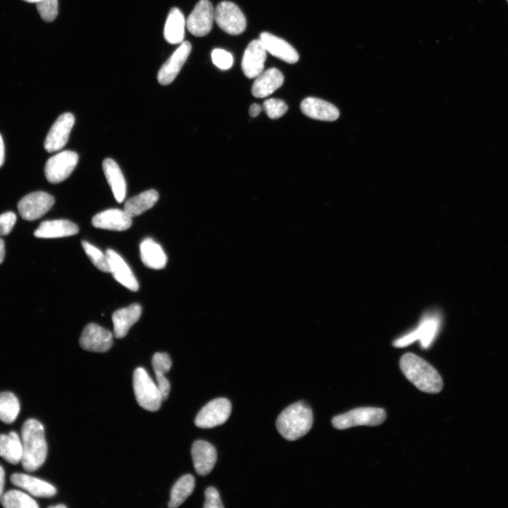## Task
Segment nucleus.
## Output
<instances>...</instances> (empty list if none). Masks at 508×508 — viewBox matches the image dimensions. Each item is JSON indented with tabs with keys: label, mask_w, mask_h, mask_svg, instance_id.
Segmentation results:
<instances>
[{
	"label": "nucleus",
	"mask_w": 508,
	"mask_h": 508,
	"mask_svg": "<svg viewBox=\"0 0 508 508\" xmlns=\"http://www.w3.org/2000/svg\"><path fill=\"white\" fill-rule=\"evenodd\" d=\"M23 456L22 464L28 472L40 469L46 460L48 445L43 424L36 419H29L22 428Z\"/></svg>",
	"instance_id": "1"
},
{
	"label": "nucleus",
	"mask_w": 508,
	"mask_h": 508,
	"mask_svg": "<svg viewBox=\"0 0 508 508\" xmlns=\"http://www.w3.org/2000/svg\"><path fill=\"white\" fill-rule=\"evenodd\" d=\"M400 369L407 378L419 391L431 394L441 392L443 382L436 370L420 357L404 355L400 363Z\"/></svg>",
	"instance_id": "2"
},
{
	"label": "nucleus",
	"mask_w": 508,
	"mask_h": 508,
	"mask_svg": "<svg viewBox=\"0 0 508 508\" xmlns=\"http://www.w3.org/2000/svg\"><path fill=\"white\" fill-rule=\"evenodd\" d=\"M313 415L311 409L304 402L287 408L279 415L276 426L286 440L294 441L305 436L311 429Z\"/></svg>",
	"instance_id": "3"
},
{
	"label": "nucleus",
	"mask_w": 508,
	"mask_h": 508,
	"mask_svg": "<svg viewBox=\"0 0 508 508\" xmlns=\"http://www.w3.org/2000/svg\"><path fill=\"white\" fill-rule=\"evenodd\" d=\"M133 383L135 397L140 407L150 412L157 411L163 401L162 396L157 386L143 368L135 370Z\"/></svg>",
	"instance_id": "4"
},
{
	"label": "nucleus",
	"mask_w": 508,
	"mask_h": 508,
	"mask_svg": "<svg viewBox=\"0 0 508 508\" xmlns=\"http://www.w3.org/2000/svg\"><path fill=\"white\" fill-rule=\"evenodd\" d=\"M386 417L387 414L384 409L363 408L334 417L332 419V424L339 430L359 426H377L383 424Z\"/></svg>",
	"instance_id": "5"
},
{
	"label": "nucleus",
	"mask_w": 508,
	"mask_h": 508,
	"mask_svg": "<svg viewBox=\"0 0 508 508\" xmlns=\"http://www.w3.org/2000/svg\"><path fill=\"white\" fill-rule=\"evenodd\" d=\"M79 161V155L71 150H65L51 157L45 167L48 181L59 184L67 180L74 172Z\"/></svg>",
	"instance_id": "6"
},
{
	"label": "nucleus",
	"mask_w": 508,
	"mask_h": 508,
	"mask_svg": "<svg viewBox=\"0 0 508 508\" xmlns=\"http://www.w3.org/2000/svg\"><path fill=\"white\" fill-rule=\"evenodd\" d=\"M215 21L221 30L230 35H240L247 27L244 14L238 6L231 2H222L217 6Z\"/></svg>",
	"instance_id": "7"
},
{
	"label": "nucleus",
	"mask_w": 508,
	"mask_h": 508,
	"mask_svg": "<svg viewBox=\"0 0 508 508\" xmlns=\"http://www.w3.org/2000/svg\"><path fill=\"white\" fill-rule=\"evenodd\" d=\"M232 412L230 402L226 398L214 400L205 405L195 419L197 427L211 429L225 424Z\"/></svg>",
	"instance_id": "8"
},
{
	"label": "nucleus",
	"mask_w": 508,
	"mask_h": 508,
	"mask_svg": "<svg viewBox=\"0 0 508 508\" xmlns=\"http://www.w3.org/2000/svg\"><path fill=\"white\" fill-rule=\"evenodd\" d=\"M54 204L53 196L46 193L37 192L22 198L19 202L18 209L23 219L34 221L46 215Z\"/></svg>",
	"instance_id": "9"
},
{
	"label": "nucleus",
	"mask_w": 508,
	"mask_h": 508,
	"mask_svg": "<svg viewBox=\"0 0 508 508\" xmlns=\"http://www.w3.org/2000/svg\"><path fill=\"white\" fill-rule=\"evenodd\" d=\"M81 347L87 351L103 353L108 352L113 344V334L108 330L90 323L85 327L80 337Z\"/></svg>",
	"instance_id": "10"
},
{
	"label": "nucleus",
	"mask_w": 508,
	"mask_h": 508,
	"mask_svg": "<svg viewBox=\"0 0 508 508\" xmlns=\"http://www.w3.org/2000/svg\"><path fill=\"white\" fill-rule=\"evenodd\" d=\"M215 20V11L209 0H201L187 21L188 30L197 37L208 35L212 30Z\"/></svg>",
	"instance_id": "11"
},
{
	"label": "nucleus",
	"mask_w": 508,
	"mask_h": 508,
	"mask_svg": "<svg viewBox=\"0 0 508 508\" xmlns=\"http://www.w3.org/2000/svg\"><path fill=\"white\" fill-rule=\"evenodd\" d=\"M75 123L74 116L67 112L60 115L51 127L46 138L44 147L48 152L63 149L68 142Z\"/></svg>",
	"instance_id": "12"
},
{
	"label": "nucleus",
	"mask_w": 508,
	"mask_h": 508,
	"mask_svg": "<svg viewBox=\"0 0 508 508\" xmlns=\"http://www.w3.org/2000/svg\"><path fill=\"white\" fill-rule=\"evenodd\" d=\"M192 52V45L185 41L162 66L158 74V82L162 86L171 84L176 79Z\"/></svg>",
	"instance_id": "13"
},
{
	"label": "nucleus",
	"mask_w": 508,
	"mask_h": 508,
	"mask_svg": "<svg viewBox=\"0 0 508 508\" xmlns=\"http://www.w3.org/2000/svg\"><path fill=\"white\" fill-rule=\"evenodd\" d=\"M267 51L260 40L252 41L243 56L242 69L249 79H256L264 70Z\"/></svg>",
	"instance_id": "14"
},
{
	"label": "nucleus",
	"mask_w": 508,
	"mask_h": 508,
	"mask_svg": "<svg viewBox=\"0 0 508 508\" xmlns=\"http://www.w3.org/2000/svg\"><path fill=\"white\" fill-rule=\"evenodd\" d=\"M192 455L195 470L200 476L208 475L217 461L216 449L205 441H197L194 443Z\"/></svg>",
	"instance_id": "15"
},
{
	"label": "nucleus",
	"mask_w": 508,
	"mask_h": 508,
	"mask_svg": "<svg viewBox=\"0 0 508 508\" xmlns=\"http://www.w3.org/2000/svg\"><path fill=\"white\" fill-rule=\"evenodd\" d=\"M106 254L109 261L110 273L121 285L132 292L139 289L138 282L126 261L112 249H108Z\"/></svg>",
	"instance_id": "16"
},
{
	"label": "nucleus",
	"mask_w": 508,
	"mask_h": 508,
	"mask_svg": "<svg viewBox=\"0 0 508 508\" xmlns=\"http://www.w3.org/2000/svg\"><path fill=\"white\" fill-rule=\"evenodd\" d=\"M259 40L267 52L273 56L288 63L295 64L299 60L297 51L285 40L263 32L261 34Z\"/></svg>",
	"instance_id": "17"
},
{
	"label": "nucleus",
	"mask_w": 508,
	"mask_h": 508,
	"mask_svg": "<svg viewBox=\"0 0 508 508\" xmlns=\"http://www.w3.org/2000/svg\"><path fill=\"white\" fill-rule=\"evenodd\" d=\"M92 224L99 229L124 231L131 228L132 218L124 210L109 209L96 215L92 219Z\"/></svg>",
	"instance_id": "18"
},
{
	"label": "nucleus",
	"mask_w": 508,
	"mask_h": 508,
	"mask_svg": "<svg viewBox=\"0 0 508 508\" xmlns=\"http://www.w3.org/2000/svg\"><path fill=\"white\" fill-rule=\"evenodd\" d=\"M301 110L306 117L324 122H333L340 117V112L331 103L316 98H307L301 103Z\"/></svg>",
	"instance_id": "19"
},
{
	"label": "nucleus",
	"mask_w": 508,
	"mask_h": 508,
	"mask_svg": "<svg viewBox=\"0 0 508 508\" xmlns=\"http://www.w3.org/2000/svg\"><path fill=\"white\" fill-rule=\"evenodd\" d=\"M11 481L36 497H51L57 493L56 488L52 484L28 474H14L11 477Z\"/></svg>",
	"instance_id": "20"
},
{
	"label": "nucleus",
	"mask_w": 508,
	"mask_h": 508,
	"mask_svg": "<svg viewBox=\"0 0 508 508\" xmlns=\"http://www.w3.org/2000/svg\"><path fill=\"white\" fill-rule=\"evenodd\" d=\"M284 83L283 74L276 68H271L262 72L252 86V94L258 98L269 96L279 89Z\"/></svg>",
	"instance_id": "21"
},
{
	"label": "nucleus",
	"mask_w": 508,
	"mask_h": 508,
	"mask_svg": "<svg viewBox=\"0 0 508 508\" xmlns=\"http://www.w3.org/2000/svg\"><path fill=\"white\" fill-rule=\"evenodd\" d=\"M141 313L142 308L138 304L116 311L112 315L115 337L119 339L124 337L132 325L139 320Z\"/></svg>",
	"instance_id": "22"
},
{
	"label": "nucleus",
	"mask_w": 508,
	"mask_h": 508,
	"mask_svg": "<svg viewBox=\"0 0 508 508\" xmlns=\"http://www.w3.org/2000/svg\"><path fill=\"white\" fill-rule=\"evenodd\" d=\"M78 226L67 220H55L43 222L35 231L37 238L55 239L73 236L79 233Z\"/></svg>",
	"instance_id": "23"
},
{
	"label": "nucleus",
	"mask_w": 508,
	"mask_h": 508,
	"mask_svg": "<svg viewBox=\"0 0 508 508\" xmlns=\"http://www.w3.org/2000/svg\"><path fill=\"white\" fill-rule=\"evenodd\" d=\"M187 25L183 13L176 8L169 11L164 29L165 40L171 44L178 45L184 42Z\"/></svg>",
	"instance_id": "24"
},
{
	"label": "nucleus",
	"mask_w": 508,
	"mask_h": 508,
	"mask_svg": "<svg viewBox=\"0 0 508 508\" xmlns=\"http://www.w3.org/2000/svg\"><path fill=\"white\" fill-rule=\"evenodd\" d=\"M103 168L116 201L122 203L126 197V185L119 165L114 159L107 158L103 161Z\"/></svg>",
	"instance_id": "25"
},
{
	"label": "nucleus",
	"mask_w": 508,
	"mask_h": 508,
	"mask_svg": "<svg viewBox=\"0 0 508 508\" xmlns=\"http://www.w3.org/2000/svg\"><path fill=\"white\" fill-rule=\"evenodd\" d=\"M141 261L151 269H163L167 262V257L161 246L150 238L144 240L140 245Z\"/></svg>",
	"instance_id": "26"
},
{
	"label": "nucleus",
	"mask_w": 508,
	"mask_h": 508,
	"mask_svg": "<svg viewBox=\"0 0 508 508\" xmlns=\"http://www.w3.org/2000/svg\"><path fill=\"white\" fill-rule=\"evenodd\" d=\"M0 456L12 464H18L22 462V442L16 432L0 435Z\"/></svg>",
	"instance_id": "27"
},
{
	"label": "nucleus",
	"mask_w": 508,
	"mask_h": 508,
	"mask_svg": "<svg viewBox=\"0 0 508 508\" xmlns=\"http://www.w3.org/2000/svg\"><path fill=\"white\" fill-rule=\"evenodd\" d=\"M152 367L157 382V387L162 396L163 401L168 398L171 392V384L165 377L167 374L172 367L171 358L167 353H155L152 358Z\"/></svg>",
	"instance_id": "28"
},
{
	"label": "nucleus",
	"mask_w": 508,
	"mask_h": 508,
	"mask_svg": "<svg viewBox=\"0 0 508 508\" xmlns=\"http://www.w3.org/2000/svg\"><path fill=\"white\" fill-rule=\"evenodd\" d=\"M158 200V193L150 190L129 199L125 203L124 210L131 218L138 216L153 207Z\"/></svg>",
	"instance_id": "29"
},
{
	"label": "nucleus",
	"mask_w": 508,
	"mask_h": 508,
	"mask_svg": "<svg viewBox=\"0 0 508 508\" xmlns=\"http://www.w3.org/2000/svg\"><path fill=\"white\" fill-rule=\"evenodd\" d=\"M195 488V478L193 475L182 476L172 488L168 506L171 508L181 506L193 494Z\"/></svg>",
	"instance_id": "30"
},
{
	"label": "nucleus",
	"mask_w": 508,
	"mask_h": 508,
	"mask_svg": "<svg viewBox=\"0 0 508 508\" xmlns=\"http://www.w3.org/2000/svg\"><path fill=\"white\" fill-rule=\"evenodd\" d=\"M20 412V401L13 393H0V420L11 424L16 421Z\"/></svg>",
	"instance_id": "31"
},
{
	"label": "nucleus",
	"mask_w": 508,
	"mask_h": 508,
	"mask_svg": "<svg viewBox=\"0 0 508 508\" xmlns=\"http://www.w3.org/2000/svg\"><path fill=\"white\" fill-rule=\"evenodd\" d=\"M1 503L6 508H38L39 507L34 499L18 490H11L4 493L1 498Z\"/></svg>",
	"instance_id": "32"
},
{
	"label": "nucleus",
	"mask_w": 508,
	"mask_h": 508,
	"mask_svg": "<svg viewBox=\"0 0 508 508\" xmlns=\"http://www.w3.org/2000/svg\"><path fill=\"white\" fill-rule=\"evenodd\" d=\"M82 247L93 264L98 270L104 273H110L107 254L86 241L82 242Z\"/></svg>",
	"instance_id": "33"
},
{
	"label": "nucleus",
	"mask_w": 508,
	"mask_h": 508,
	"mask_svg": "<svg viewBox=\"0 0 508 508\" xmlns=\"http://www.w3.org/2000/svg\"><path fill=\"white\" fill-rule=\"evenodd\" d=\"M41 18L46 22H53L58 15V0H41L37 4Z\"/></svg>",
	"instance_id": "34"
},
{
	"label": "nucleus",
	"mask_w": 508,
	"mask_h": 508,
	"mask_svg": "<svg viewBox=\"0 0 508 508\" xmlns=\"http://www.w3.org/2000/svg\"><path fill=\"white\" fill-rule=\"evenodd\" d=\"M263 108L270 119L282 117L288 110V106L282 100L271 98L264 102Z\"/></svg>",
	"instance_id": "35"
},
{
	"label": "nucleus",
	"mask_w": 508,
	"mask_h": 508,
	"mask_svg": "<svg viewBox=\"0 0 508 508\" xmlns=\"http://www.w3.org/2000/svg\"><path fill=\"white\" fill-rule=\"evenodd\" d=\"M211 56L214 64L221 70H227L233 65L232 54L224 50L215 49Z\"/></svg>",
	"instance_id": "36"
},
{
	"label": "nucleus",
	"mask_w": 508,
	"mask_h": 508,
	"mask_svg": "<svg viewBox=\"0 0 508 508\" xmlns=\"http://www.w3.org/2000/svg\"><path fill=\"white\" fill-rule=\"evenodd\" d=\"M17 222V216L13 212H7L0 215V236L9 235Z\"/></svg>",
	"instance_id": "37"
},
{
	"label": "nucleus",
	"mask_w": 508,
	"mask_h": 508,
	"mask_svg": "<svg viewBox=\"0 0 508 508\" xmlns=\"http://www.w3.org/2000/svg\"><path fill=\"white\" fill-rule=\"evenodd\" d=\"M206 502L205 508H223L224 505L220 497V495L216 488L209 487L206 490Z\"/></svg>",
	"instance_id": "38"
},
{
	"label": "nucleus",
	"mask_w": 508,
	"mask_h": 508,
	"mask_svg": "<svg viewBox=\"0 0 508 508\" xmlns=\"http://www.w3.org/2000/svg\"><path fill=\"white\" fill-rule=\"evenodd\" d=\"M6 484V473L2 466H0V501L4 495Z\"/></svg>",
	"instance_id": "39"
},
{
	"label": "nucleus",
	"mask_w": 508,
	"mask_h": 508,
	"mask_svg": "<svg viewBox=\"0 0 508 508\" xmlns=\"http://www.w3.org/2000/svg\"><path fill=\"white\" fill-rule=\"evenodd\" d=\"M262 112V107L258 104H253L249 108V115L252 117H258Z\"/></svg>",
	"instance_id": "40"
},
{
	"label": "nucleus",
	"mask_w": 508,
	"mask_h": 508,
	"mask_svg": "<svg viewBox=\"0 0 508 508\" xmlns=\"http://www.w3.org/2000/svg\"><path fill=\"white\" fill-rule=\"evenodd\" d=\"M5 145L3 137L0 135V167H1L5 162Z\"/></svg>",
	"instance_id": "41"
},
{
	"label": "nucleus",
	"mask_w": 508,
	"mask_h": 508,
	"mask_svg": "<svg viewBox=\"0 0 508 508\" xmlns=\"http://www.w3.org/2000/svg\"><path fill=\"white\" fill-rule=\"evenodd\" d=\"M6 256V245L5 242L0 239V264L3 263Z\"/></svg>",
	"instance_id": "42"
},
{
	"label": "nucleus",
	"mask_w": 508,
	"mask_h": 508,
	"mask_svg": "<svg viewBox=\"0 0 508 508\" xmlns=\"http://www.w3.org/2000/svg\"><path fill=\"white\" fill-rule=\"evenodd\" d=\"M50 508H65L67 507L65 504H60L58 505L50 506Z\"/></svg>",
	"instance_id": "43"
},
{
	"label": "nucleus",
	"mask_w": 508,
	"mask_h": 508,
	"mask_svg": "<svg viewBox=\"0 0 508 508\" xmlns=\"http://www.w3.org/2000/svg\"><path fill=\"white\" fill-rule=\"evenodd\" d=\"M24 1L30 3V4H38L39 2L41 1V0H24Z\"/></svg>",
	"instance_id": "44"
},
{
	"label": "nucleus",
	"mask_w": 508,
	"mask_h": 508,
	"mask_svg": "<svg viewBox=\"0 0 508 508\" xmlns=\"http://www.w3.org/2000/svg\"><path fill=\"white\" fill-rule=\"evenodd\" d=\"M507 3H508V0H507Z\"/></svg>",
	"instance_id": "45"
}]
</instances>
